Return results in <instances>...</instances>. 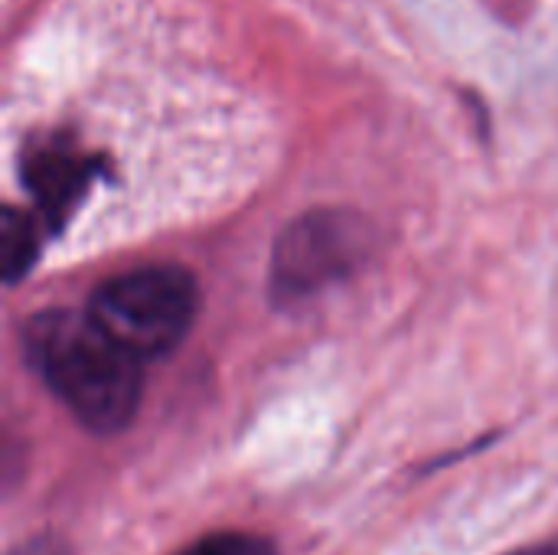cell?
Instances as JSON below:
<instances>
[{"mask_svg":"<svg viewBox=\"0 0 558 555\" xmlns=\"http://www.w3.org/2000/svg\"><path fill=\"white\" fill-rule=\"evenodd\" d=\"M23 360L69 415L95 432H124L144 396V360L105 334L92 314L39 311L23 324Z\"/></svg>","mask_w":558,"mask_h":555,"instance_id":"obj_1","label":"cell"},{"mask_svg":"<svg viewBox=\"0 0 558 555\" xmlns=\"http://www.w3.org/2000/svg\"><path fill=\"white\" fill-rule=\"evenodd\" d=\"M203 291L193 272L180 265H147L105 281L92 301V321L134 357L160 360L193 330Z\"/></svg>","mask_w":558,"mask_h":555,"instance_id":"obj_2","label":"cell"},{"mask_svg":"<svg viewBox=\"0 0 558 555\" xmlns=\"http://www.w3.org/2000/svg\"><path fill=\"white\" fill-rule=\"evenodd\" d=\"M376 245L373 222L356 209H311L288 222L271 249V294L281 304L304 301L353 272Z\"/></svg>","mask_w":558,"mask_h":555,"instance_id":"obj_3","label":"cell"},{"mask_svg":"<svg viewBox=\"0 0 558 555\" xmlns=\"http://www.w3.org/2000/svg\"><path fill=\"white\" fill-rule=\"evenodd\" d=\"M95 170H98V164L82 160L72 150L46 147L29 157V164L23 167V177H26L29 193L36 196L39 209L46 213V219L62 222L75 209V203H78L82 190L88 186V180L95 177Z\"/></svg>","mask_w":558,"mask_h":555,"instance_id":"obj_4","label":"cell"},{"mask_svg":"<svg viewBox=\"0 0 558 555\" xmlns=\"http://www.w3.org/2000/svg\"><path fill=\"white\" fill-rule=\"evenodd\" d=\"M39 255V239L33 232V222L26 213L7 206L3 222H0V262H3V281L13 288L36 262Z\"/></svg>","mask_w":558,"mask_h":555,"instance_id":"obj_5","label":"cell"},{"mask_svg":"<svg viewBox=\"0 0 558 555\" xmlns=\"http://www.w3.org/2000/svg\"><path fill=\"white\" fill-rule=\"evenodd\" d=\"M177 555H278V546L268 536L226 530V533H209V536L190 543Z\"/></svg>","mask_w":558,"mask_h":555,"instance_id":"obj_6","label":"cell"},{"mask_svg":"<svg viewBox=\"0 0 558 555\" xmlns=\"http://www.w3.org/2000/svg\"><path fill=\"white\" fill-rule=\"evenodd\" d=\"M10 555H72V550L56 536H36V540L20 543L16 550H10Z\"/></svg>","mask_w":558,"mask_h":555,"instance_id":"obj_7","label":"cell"},{"mask_svg":"<svg viewBox=\"0 0 558 555\" xmlns=\"http://www.w3.org/2000/svg\"><path fill=\"white\" fill-rule=\"evenodd\" d=\"M507 555H558V536L556 540H546V543H533V546L513 550V553Z\"/></svg>","mask_w":558,"mask_h":555,"instance_id":"obj_8","label":"cell"}]
</instances>
